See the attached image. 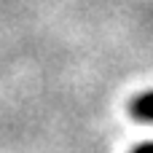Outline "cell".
Segmentation results:
<instances>
[{
	"mask_svg": "<svg viewBox=\"0 0 153 153\" xmlns=\"http://www.w3.org/2000/svg\"><path fill=\"white\" fill-rule=\"evenodd\" d=\"M129 113H132L134 118H140V121H153V91L137 97V100L129 105Z\"/></svg>",
	"mask_w": 153,
	"mask_h": 153,
	"instance_id": "1",
	"label": "cell"
},
{
	"mask_svg": "<svg viewBox=\"0 0 153 153\" xmlns=\"http://www.w3.org/2000/svg\"><path fill=\"white\" fill-rule=\"evenodd\" d=\"M134 153H153V143H143V145H140Z\"/></svg>",
	"mask_w": 153,
	"mask_h": 153,
	"instance_id": "2",
	"label": "cell"
}]
</instances>
